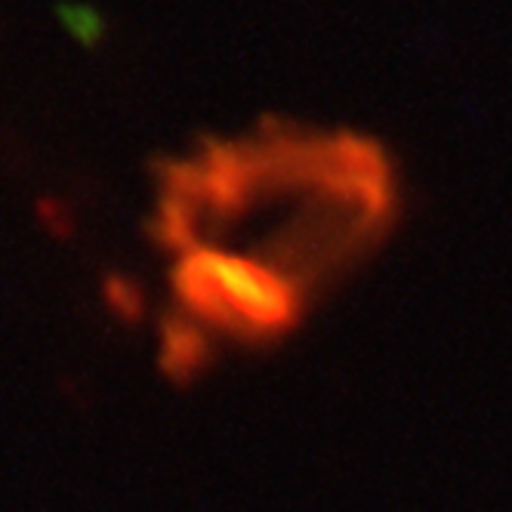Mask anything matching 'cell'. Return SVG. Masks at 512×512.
I'll return each instance as SVG.
<instances>
[{"mask_svg": "<svg viewBox=\"0 0 512 512\" xmlns=\"http://www.w3.org/2000/svg\"><path fill=\"white\" fill-rule=\"evenodd\" d=\"M210 358V343L189 315H170L161 324V364L173 380H192Z\"/></svg>", "mask_w": 512, "mask_h": 512, "instance_id": "7a4b0ae2", "label": "cell"}, {"mask_svg": "<svg viewBox=\"0 0 512 512\" xmlns=\"http://www.w3.org/2000/svg\"><path fill=\"white\" fill-rule=\"evenodd\" d=\"M173 297L192 321L244 346H272L300 327L306 297L281 272L226 247L182 250L170 272Z\"/></svg>", "mask_w": 512, "mask_h": 512, "instance_id": "6da1fadb", "label": "cell"}, {"mask_svg": "<svg viewBox=\"0 0 512 512\" xmlns=\"http://www.w3.org/2000/svg\"><path fill=\"white\" fill-rule=\"evenodd\" d=\"M53 13H56L59 25H62L81 47H87V50L102 47L105 34H108V22H105V16H102L96 7L81 4V0H62V4L53 7Z\"/></svg>", "mask_w": 512, "mask_h": 512, "instance_id": "3957f363", "label": "cell"}]
</instances>
